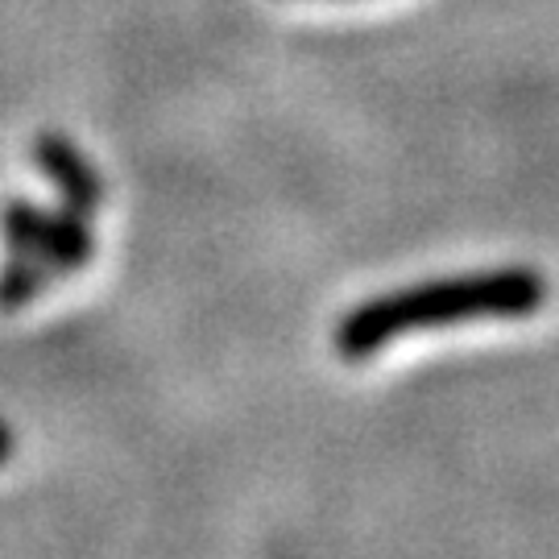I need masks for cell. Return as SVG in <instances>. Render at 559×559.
Here are the masks:
<instances>
[{
	"mask_svg": "<svg viewBox=\"0 0 559 559\" xmlns=\"http://www.w3.org/2000/svg\"><path fill=\"white\" fill-rule=\"evenodd\" d=\"M543 302L547 278L531 265H501L485 274L423 282L353 307L336 323V353L344 360H365L411 332L468 320H526Z\"/></svg>",
	"mask_w": 559,
	"mask_h": 559,
	"instance_id": "1",
	"label": "cell"
},
{
	"mask_svg": "<svg viewBox=\"0 0 559 559\" xmlns=\"http://www.w3.org/2000/svg\"><path fill=\"white\" fill-rule=\"evenodd\" d=\"M92 216L83 212H46L38 203L9 200L0 207V237H4V253H29L41 258L55 274H71L83 270L92 253H96V237H92Z\"/></svg>",
	"mask_w": 559,
	"mask_h": 559,
	"instance_id": "2",
	"label": "cell"
},
{
	"mask_svg": "<svg viewBox=\"0 0 559 559\" xmlns=\"http://www.w3.org/2000/svg\"><path fill=\"white\" fill-rule=\"evenodd\" d=\"M34 162H38L41 175L62 191V200H67L71 212L92 216V212L104 203L100 175L92 170V162L83 158L67 138H59V133H41V138L34 141Z\"/></svg>",
	"mask_w": 559,
	"mask_h": 559,
	"instance_id": "3",
	"label": "cell"
},
{
	"mask_svg": "<svg viewBox=\"0 0 559 559\" xmlns=\"http://www.w3.org/2000/svg\"><path fill=\"white\" fill-rule=\"evenodd\" d=\"M55 278H59V274L41 258L4 253V265H0V311H21V307H29Z\"/></svg>",
	"mask_w": 559,
	"mask_h": 559,
	"instance_id": "4",
	"label": "cell"
},
{
	"mask_svg": "<svg viewBox=\"0 0 559 559\" xmlns=\"http://www.w3.org/2000/svg\"><path fill=\"white\" fill-rule=\"evenodd\" d=\"M9 456H13V431L0 423V464H4Z\"/></svg>",
	"mask_w": 559,
	"mask_h": 559,
	"instance_id": "5",
	"label": "cell"
}]
</instances>
